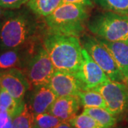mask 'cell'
<instances>
[{
	"instance_id": "27",
	"label": "cell",
	"mask_w": 128,
	"mask_h": 128,
	"mask_svg": "<svg viewBox=\"0 0 128 128\" xmlns=\"http://www.w3.org/2000/svg\"><path fill=\"white\" fill-rule=\"evenodd\" d=\"M8 12H9V11H5L4 10V8L0 6V19L4 18L5 16L8 14Z\"/></svg>"
},
{
	"instance_id": "29",
	"label": "cell",
	"mask_w": 128,
	"mask_h": 128,
	"mask_svg": "<svg viewBox=\"0 0 128 128\" xmlns=\"http://www.w3.org/2000/svg\"><path fill=\"white\" fill-rule=\"evenodd\" d=\"M124 128V127H119V128Z\"/></svg>"
},
{
	"instance_id": "3",
	"label": "cell",
	"mask_w": 128,
	"mask_h": 128,
	"mask_svg": "<svg viewBox=\"0 0 128 128\" xmlns=\"http://www.w3.org/2000/svg\"><path fill=\"white\" fill-rule=\"evenodd\" d=\"M88 17L85 6L73 3H61L45 17L47 32L78 37L84 29Z\"/></svg>"
},
{
	"instance_id": "30",
	"label": "cell",
	"mask_w": 128,
	"mask_h": 128,
	"mask_svg": "<svg viewBox=\"0 0 128 128\" xmlns=\"http://www.w3.org/2000/svg\"><path fill=\"white\" fill-rule=\"evenodd\" d=\"M126 82H127V85H128V79L126 80Z\"/></svg>"
},
{
	"instance_id": "8",
	"label": "cell",
	"mask_w": 128,
	"mask_h": 128,
	"mask_svg": "<svg viewBox=\"0 0 128 128\" xmlns=\"http://www.w3.org/2000/svg\"><path fill=\"white\" fill-rule=\"evenodd\" d=\"M83 60L76 76L82 83V90H92L104 82L111 80L103 70L96 64L84 48H82Z\"/></svg>"
},
{
	"instance_id": "16",
	"label": "cell",
	"mask_w": 128,
	"mask_h": 128,
	"mask_svg": "<svg viewBox=\"0 0 128 128\" xmlns=\"http://www.w3.org/2000/svg\"><path fill=\"white\" fill-rule=\"evenodd\" d=\"M61 3L62 0H28L26 4L34 14L45 18Z\"/></svg>"
},
{
	"instance_id": "6",
	"label": "cell",
	"mask_w": 128,
	"mask_h": 128,
	"mask_svg": "<svg viewBox=\"0 0 128 128\" xmlns=\"http://www.w3.org/2000/svg\"><path fill=\"white\" fill-rule=\"evenodd\" d=\"M82 46L112 81H126L109 50L101 44L97 38L85 36L82 38Z\"/></svg>"
},
{
	"instance_id": "28",
	"label": "cell",
	"mask_w": 128,
	"mask_h": 128,
	"mask_svg": "<svg viewBox=\"0 0 128 128\" xmlns=\"http://www.w3.org/2000/svg\"><path fill=\"white\" fill-rule=\"evenodd\" d=\"M2 18L0 19V31H1V27H2Z\"/></svg>"
},
{
	"instance_id": "25",
	"label": "cell",
	"mask_w": 128,
	"mask_h": 128,
	"mask_svg": "<svg viewBox=\"0 0 128 128\" xmlns=\"http://www.w3.org/2000/svg\"><path fill=\"white\" fill-rule=\"evenodd\" d=\"M62 3H73L82 6H92V0H62Z\"/></svg>"
},
{
	"instance_id": "15",
	"label": "cell",
	"mask_w": 128,
	"mask_h": 128,
	"mask_svg": "<svg viewBox=\"0 0 128 128\" xmlns=\"http://www.w3.org/2000/svg\"><path fill=\"white\" fill-rule=\"evenodd\" d=\"M82 112L89 114L103 128H113L117 123L116 116L102 108H84Z\"/></svg>"
},
{
	"instance_id": "31",
	"label": "cell",
	"mask_w": 128,
	"mask_h": 128,
	"mask_svg": "<svg viewBox=\"0 0 128 128\" xmlns=\"http://www.w3.org/2000/svg\"><path fill=\"white\" fill-rule=\"evenodd\" d=\"M1 73H0V76H1Z\"/></svg>"
},
{
	"instance_id": "24",
	"label": "cell",
	"mask_w": 128,
	"mask_h": 128,
	"mask_svg": "<svg viewBox=\"0 0 128 128\" xmlns=\"http://www.w3.org/2000/svg\"><path fill=\"white\" fill-rule=\"evenodd\" d=\"M27 2L28 0H0V6L6 9H16Z\"/></svg>"
},
{
	"instance_id": "2",
	"label": "cell",
	"mask_w": 128,
	"mask_h": 128,
	"mask_svg": "<svg viewBox=\"0 0 128 128\" xmlns=\"http://www.w3.org/2000/svg\"><path fill=\"white\" fill-rule=\"evenodd\" d=\"M56 70L76 73L83 60L82 47L78 37L47 33L43 40Z\"/></svg>"
},
{
	"instance_id": "22",
	"label": "cell",
	"mask_w": 128,
	"mask_h": 128,
	"mask_svg": "<svg viewBox=\"0 0 128 128\" xmlns=\"http://www.w3.org/2000/svg\"><path fill=\"white\" fill-rule=\"evenodd\" d=\"M75 128H103L89 114L82 112L68 121Z\"/></svg>"
},
{
	"instance_id": "19",
	"label": "cell",
	"mask_w": 128,
	"mask_h": 128,
	"mask_svg": "<svg viewBox=\"0 0 128 128\" xmlns=\"http://www.w3.org/2000/svg\"><path fill=\"white\" fill-rule=\"evenodd\" d=\"M24 102H19L12 96L2 88H0V106L6 108L12 118L22 110Z\"/></svg>"
},
{
	"instance_id": "11",
	"label": "cell",
	"mask_w": 128,
	"mask_h": 128,
	"mask_svg": "<svg viewBox=\"0 0 128 128\" xmlns=\"http://www.w3.org/2000/svg\"><path fill=\"white\" fill-rule=\"evenodd\" d=\"M57 98L48 85L37 86L32 88L27 105L34 115L48 112Z\"/></svg>"
},
{
	"instance_id": "13",
	"label": "cell",
	"mask_w": 128,
	"mask_h": 128,
	"mask_svg": "<svg viewBox=\"0 0 128 128\" xmlns=\"http://www.w3.org/2000/svg\"><path fill=\"white\" fill-rule=\"evenodd\" d=\"M80 105L78 96L58 97L51 105L48 112L62 121H69L76 116Z\"/></svg>"
},
{
	"instance_id": "4",
	"label": "cell",
	"mask_w": 128,
	"mask_h": 128,
	"mask_svg": "<svg viewBox=\"0 0 128 128\" xmlns=\"http://www.w3.org/2000/svg\"><path fill=\"white\" fill-rule=\"evenodd\" d=\"M88 28L98 38L128 44V15L108 11L92 17Z\"/></svg>"
},
{
	"instance_id": "12",
	"label": "cell",
	"mask_w": 128,
	"mask_h": 128,
	"mask_svg": "<svg viewBox=\"0 0 128 128\" xmlns=\"http://www.w3.org/2000/svg\"><path fill=\"white\" fill-rule=\"evenodd\" d=\"M36 50L30 48H12L0 51V73L14 68L22 70L28 60Z\"/></svg>"
},
{
	"instance_id": "17",
	"label": "cell",
	"mask_w": 128,
	"mask_h": 128,
	"mask_svg": "<svg viewBox=\"0 0 128 128\" xmlns=\"http://www.w3.org/2000/svg\"><path fill=\"white\" fill-rule=\"evenodd\" d=\"M78 96L84 108H102L106 109L105 99L100 92L94 90H81Z\"/></svg>"
},
{
	"instance_id": "32",
	"label": "cell",
	"mask_w": 128,
	"mask_h": 128,
	"mask_svg": "<svg viewBox=\"0 0 128 128\" xmlns=\"http://www.w3.org/2000/svg\"></svg>"
},
{
	"instance_id": "21",
	"label": "cell",
	"mask_w": 128,
	"mask_h": 128,
	"mask_svg": "<svg viewBox=\"0 0 128 128\" xmlns=\"http://www.w3.org/2000/svg\"><path fill=\"white\" fill-rule=\"evenodd\" d=\"M62 120L49 112H44L34 115L35 128H56Z\"/></svg>"
},
{
	"instance_id": "9",
	"label": "cell",
	"mask_w": 128,
	"mask_h": 128,
	"mask_svg": "<svg viewBox=\"0 0 128 128\" xmlns=\"http://www.w3.org/2000/svg\"><path fill=\"white\" fill-rule=\"evenodd\" d=\"M0 88L8 92L19 102H24L26 92L31 90V85L22 70L14 68L1 73Z\"/></svg>"
},
{
	"instance_id": "10",
	"label": "cell",
	"mask_w": 128,
	"mask_h": 128,
	"mask_svg": "<svg viewBox=\"0 0 128 128\" xmlns=\"http://www.w3.org/2000/svg\"><path fill=\"white\" fill-rule=\"evenodd\" d=\"M48 86L57 97L78 96L82 90V83L76 74L61 70H56Z\"/></svg>"
},
{
	"instance_id": "20",
	"label": "cell",
	"mask_w": 128,
	"mask_h": 128,
	"mask_svg": "<svg viewBox=\"0 0 128 128\" xmlns=\"http://www.w3.org/2000/svg\"><path fill=\"white\" fill-rule=\"evenodd\" d=\"M94 2L107 11L128 15V0H94Z\"/></svg>"
},
{
	"instance_id": "18",
	"label": "cell",
	"mask_w": 128,
	"mask_h": 128,
	"mask_svg": "<svg viewBox=\"0 0 128 128\" xmlns=\"http://www.w3.org/2000/svg\"><path fill=\"white\" fill-rule=\"evenodd\" d=\"M34 114L25 102L22 110L13 118L12 128H34Z\"/></svg>"
},
{
	"instance_id": "23",
	"label": "cell",
	"mask_w": 128,
	"mask_h": 128,
	"mask_svg": "<svg viewBox=\"0 0 128 128\" xmlns=\"http://www.w3.org/2000/svg\"><path fill=\"white\" fill-rule=\"evenodd\" d=\"M13 118L7 110L0 106V128H12Z\"/></svg>"
},
{
	"instance_id": "26",
	"label": "cell",
	"mask_w": 128,
	"mask_h": 128,
	"mask_svg": "<svg viewBox=\"0 0 128 128\" xmlns=\"http://www.w3.org/2000/svg\"><path fill=\"white\" fill-rule=\"evenodd\" d=\"M56 128H75L68 121H62Z\"/></svg>"
},
{
	"instance_id": "14",
	"label": "cell",
	"mask_w": 128,
	"mask_h": 128,
	"mask_svg": "<svg viewBox=\"0 0 128 128\" xmlns=\"http://www.w3.org/2000/svg\"><path fill=\"white\" fill-rule=\"evenodd\" d=\"M98 41L109 50L125 80L128 79V44L122 41H108L100 38Z\"/></svg>"
},
{
	"instance_id": "7",
	"label": "cell",
	"mask_w": 128,
	"mask_h": 128,
	"mask_svg": "<svg viewBox=\"0 0 128 128\" xmlns=\"http://www.w3.org/2000/svg\"><path fill=\"white\" fill-rule=\"evenodd\" d=\"M92 90L100 93L105 99L106 109L112 114L118 116L128 110V85L110 80Z\"/></svg>"
},
{
	"instance_id": "5",
	"label": "cell",
	"mask_w": 128,
	"mask_h": 128,
	"mask_svg": "<svg viewBox=\"0 0 128 128\" xmlns=\"http://www.w3.org/2000/svg\"><path fill=\"white\" fill-rule=\"evenodd\" d=\"M22 71L32 89L37 86L48 85L56 69L47 51L41 45L28 60Z\"/></svg>"
},
{
	"instance_id": "1",
	"label": "cell",
	"mask_w": 128,
	"mask_h": 128,
	"mask_svg": "<svg viewBox=\"0 0 128 128\" xmlns=\"http://www.w3.org/2000/svg\"><path fill=\"white\" fill-rule=\"evenodd\" d=\"M43 28L44 25L28 12H9L2 18L0 51L12 48L36 50Z\"/></svg>"
}]
</instances>
